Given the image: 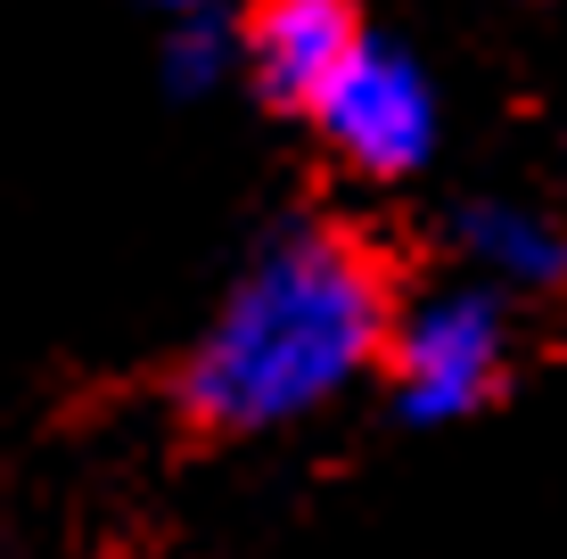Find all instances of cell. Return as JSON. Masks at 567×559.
Returning <instances> with one entry per match:
<instances>
[{
	"label": "cell",
	"mask_w": 567,
	"mask_h": 559,
	"mask_svg": "<svg viewBox=\"0 0 567 559\" xmlns=\"http://www.w3.org/2000/svg\"><path fill=\"white\" fill-rule=\"evenodd\" d=\"M148 9H165V17H214L223 0H148Z\"/></svg>",
	"instance_id": "7"
},
{
	"label": "cell",
	"mask_w": 567,
	"mask_h": 559,
	"mask_svg": "<svg viewBox=\"0 0 567 559\" xmlns=\"http://www.w3.org/2000/svg\"><path fill=\"white\" fill-rule=\"evenodd\" d=\"M312 132L329 141V157L362 182H412V173L436 157L444 141V100H436V74L420 66L412 50L395 42H370L338 66V83L312 100Z\"/></svg>",
	"instance_id": "3"
},
{
	"label": "cell",
	"mask_w": 567,
	"mask_h": 559,
	"mask_svg": "<svg viewBox=\"0 0 567 559\" xmlns=\"http://www.w3.org/2000/svg\"><path fill=\"white\" fill-rule=\"evenodd\" d=\"M453 247H461L468 280L502 288V297H551V288H567V230L526 198L453 206Z\"/></svg>",
	"instance_id": "5"
},
{
	"label": "cell",
	"mask_w": 567,
	"mask_h": 559,
	"mask_svg": "<svg viewBox=\"0 0 567 559\" xmlns=\"http://www.w3.org/2000/svg\"><path fill=\"white\" fill-rule=\"evenodd\" d=\"M156 66H165V83L182 100H206L223 74H239V25H223V17H173Z\"/></svg>",
	"instance_id": "6"
},
{
	"label": "cell",
	"mask_w": 567,
	"mask_h": 559,
	"mask_svg": "<svg viewBox=\"0 0 567 559\" xmlns=\"http://www.w3.org/2000/svg\"><path fill=\"white\" fill-rule=\"evenodd\" d=\"M370 42L354 0H247L239 17V74L264 91L271 107H297L312 115L338 66Z\"/></svg>",
	"instance_id": "4"
},
{
	"label": "cell",
	"mask_w": 567,
	"mask_h": 559,
	"mask_svg": "<svg viewBox=\"0 0 567 559\" xmlns=\"http://www.w3.org/2000/svg\"><path fill=\"white\" fill-rule=\"evenodd\" d=\"M502 371H511V313H502V288L485 280L427 288L386 330V395L412 428H444V420L485 412Z\"/></svg>",
	"instance_id": "2"
},
{
	"label": "cell",
	"mask_w": 567,
	"mask_h": 559,
	"mask_svg": "<svg viewBox=\"0 0 567 559\" xmlns=\"http://www.w3.org/2000/svg\"><path fill=\"white\" fill-rule=\"evenodd\" d=\"M395 288L386 263L338 222H288L223 288L182 362V412L214 436H271L338 403L386 362Z\"/></svg>",
	"instance_id": "1"
}]
</instances>
